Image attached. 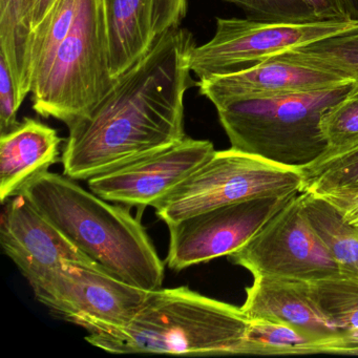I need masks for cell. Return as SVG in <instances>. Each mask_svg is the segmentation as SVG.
I'll return each mask as SVG.
<instances>
[{
	"label": "cell",
	"mask_w": 358,
	"mask_h": 358,
	"mask_svg": "<svg viewBox=\"0 0 358 358\" xmlns=\"http://www.w3.org/2000/svg\"><path fill=\"white\" fill-rule=\"evenodd\" d=\"M194 45L187 29L165 31L87 116L69 127L62 158L66 177L90 180L186 137L184 99L194 85Z\"/></svg>",
	"instance_id": "cell-1"
},
{
	"label": "cell",
	"mask_w": 358,
	"mask_h": 358,
	"mask_svg": "<svg viewBox=\"0 0 358 358\" xmlns=\"http://www.w3.org/2000/svg\"><path fill=\"white\" fill-rule=\"evenodd\" d=\"M79 251L122 282L146 291L162 288L164 263L127 209L85 190L66 175L47 173L22 190Z\"/></svg>",
	"instance_id": "cell-2"
},
{
	"label": "cell",
	"mask_w": 358,
	"mask_h": 358,
	"mask_svg": "<svg viewBox=\"0 0 358 358\" xmlns=\"http://www.w3.org/2000/svg\"><path fill=\"white\" fill-rule=\"evenodd\" d=\"M249 320L241 308L188 287L150 291L124 328L93 331L87 343L114 354H236Z\"/></svg>",
	"instance_id": "cell-3"
},
{
	"label": "cell",
	"mask_w": 358,
	"mask_h": 358,
	"mask_svg": "<svg viewBox=\"0 0 358 358\" xmlns=\"http://www.w3.org/2000/svg\"><path fill=\"white\" fill-rule=\"evenodd\" d=\"M353 83L312 93L238 100L217 108V116L234 150L301 171L329 150L322 116Z\"/></svg>",
	"instance_id": "cell-4"
},
{
	"label": "cell",
	"mask_w": 358,
	"mask_h": 358,
	"mask_svg": "<svg viewBox=\"0 0 358 358\" xmlns=\"http://www.w3.org/2000/svg\"><path fill=\"white\" fill-rule=\"evenodd\" d=\"M108 30L102 0H83L76 22L32 83L33 108L39 116L72 125L87 116L110 91Z\"/></svg>",
	"instance_id": "cell-5"
},
{
	"label": "cell",
	"mask_w": 358,
	"mask_h": 358,
	"mask_svg": "<svg viewBox=\"0 0 358 358\" xmlns=\"http://www.w3.org/2000/svg\"><path fill=\"white\" fill-rule=\"evenodd\" d=\"M303 173L230 148L217 152L154 205L166 225L215 207L301 192Z\"/></svg>",
	"instance_id": "cell-6"
},
{
	"label": "cell",
	"mask_w": 358,
	"mask_h": 358,
	"mask_svg": "<svg viewBox=\"0 0 358 358\" xmlns=\"http://www.w3.org/2000/svg\"><path fill=\"white\" fill-rule=\"evenodd\" d=\"M358 20L276 22L217 18L213 38L194 45L189 66L199 80L253 68L274 56L357 30Z\"/></svg>",
	"instance_id": "cell-7"
},
{
	"label": "cell",
	"mask_w": 358,
	"mask_h": 358,
	"mask_svg": "<svg viewBox=\"0 0 358 358\" xmlns=\"http://www.w3.org/2000/svg\"><path fill=\"white\" fill-rule=\"evenodd\" d=\"M30 285L36 299L54 314L87 332L124 328L150 292L89 261L62 262Z\"/></svg>",
	"instance_id": "cell-8"
},
{
	"label": "cell",
	"mask_w": 358,
	"mask_h": 358,
	"mask_svg": "<svg viewBox=\"0 0 358 358\" xmlns=\"http://www.w3.org/2000/svg\"><path fill=\"white\" fill-rule=\"evenodd\" d=\"M232 261L257 276L317 280L341 272L338 264L310 223L301 192L293 196Z\"/></svg>",
	"instance_id": "cell-9"
},
{
	"label": "cell",
	"mask_w": 358,
	"mask_h": 358,
	"mask_svg": "<svg viewBox=\"0 0 358 358\" xmlns=\"http://www.w3.org/2000/svg\"><path fill=\"white\" fill-rule=\"evenodd\" d=\"M293 196H259L215 207L169 224L167 266L173 271H181L224 255L229 257L257 234Z\"/></svg>",
	"instance_id": "cell-10"
},
{
	"label": "cell",
	"mask_w": 358,
	"mask_h": 358,
	"mask_svg": "<svg viewBox=\"0 0 358 358\" xmlns=\"http://www.w3.org/2000/svg\"><path fill=\"white\" fill-rule=\"evenodd\" d=\"M215 152L210 141L185 137L165 150L91 178L89 188L108 202L154 207Z\"/></svg>",
	"instance_id": "cell-11"
},
{
	"label": "cell",
	"mask_w": 358,
	"mask_h": 358,
	"mask_svg": "<svg viewBox=\"0 0 358 358\" xmlns=\"http://www.w3.org/2000/svg\"><path fill=\"white\" fill-rule=\"evenodd\" d=\"M3 205L0 244L29 284L62 262H92L22 192Z\"/></svg>",
	"instance_id": "cell-12"
},
{
	"label": "cell",
	"mask_w": 358,
	"mask_h": 358,
	"mask_svg": "<svg viewBox=\"0 0 358 358\" xmlns=\"http://www.w3.org/2000/svg\"><path fill=\"white\" fill-rule=\"evenodd\" d=\"M352 79L274 56L253 68L217 75L196 83L215 108L238 100L312 93L345 85Z\"/></svg>",
	"instance_id": "cell-13"
},
{
	"label": "cell",
	"mask_w": 358,
	"mask_h": 358,
	"mask_svg": "<svg viewBox=\"0 0 358 358\" xmlns=\"http://www.w3.org/2000/svg\"><path fill=\"white\" fill-rule=\"evenodd\" d=\"M241 309L249 320L287 324L318 335H345L322 312L310 280L257 276L246 289Z\"/></svg>",
	"instance_id": "cell-14"
},
{
	"label": "cell",
	"mask_w": 358,
	"mask_h": 358,
	"mask_svg": "<svg viewBox=\"0 0 358 358\" xmlns=\"http://www.w3.org/2000/svg\"><path fill=\"white\" fill-rule=\"evenodd\" d=\"M62 139L49 125L26 118L0 136V201L6 203L59 161Z\"/></svg>",
	"instance_id": "cell-15"
},
{
	"label": "cell",
	"mask_w": 358,
	"mask_h": 358,
	"mask_svg": "<svg viewBox=\"0 0 358 358\" xmlns=\"http://www.w3.org/2000/svg\"><path fill=\"white\" fill-rule=\"evenodd\" d=\"M112 76L137 64L154 45L155 0H102Z\"/></svg>",
	"instance_id": "cell-16"
},
{
	"label": "cell",
	"mask_w": 358,
	"mask_h": 358,
	"mask_svg": "<svg viewBox=\"0 0 358 358\" xmlns=\"http://www.w3.org/2000/svg\"><path fill=\"white\" fill-rule=\"evenodd\" d=\"M236 354L358 355V341L347 335H318L287 324L249 320L246 335Z\"/></svg>",
	"instance_id": "cell-17"
},
{
	"label": "cell",
	"mask_w": 358,
	"mask_h": 358,
	"mask_svg": "<svg viewBox=\"0 0 358 358\" xmlns=\"http://www.w3.org/2000/svg\"><path fill=\"white\" fill-rule=\"evenodd\" d=\"M31 35L32 10L28 0H0V55L11 72L20 108L32 90Z\"/></svg>",
	"instance_id": "cell-18"
},
{
	"label": "cell",
	"mask_w": 358,
	"mask_h": 358,
	"mask_svg": "<svg viewBox=\"0 0 358 358\" xmlns=\"http://www.w3.org/2000/svg\"><path fill=\"white\" fill-rule=\"evenodd\" d=\"M310 223L328 247L341 272L358 276V227L348 223L341 211L324 196L301 192Z\"/></svg>",
	"instance_id": "cell-19"
},
{
	"label": "cell",
	"mask_w": 358,
	"mask_h": 358,
	"mask_svg": "<svg viewBox=\"0 0 358 358\" xmlns=\"http://www.w3.org/2000/svg\"><path fill=\"white\" fill-rule=\"evenodd\" d=\"M301 173V192L318 196L358 192V140L327 150Z\"/></svg>",
	"instance_id": "cell-20"
},
{
	"label": "cell",
	"mask_w": 358,
	"mask_h": 358,
	"mask_svg": "<svg viewBox=\"0 0 358 358\" xmlns=\"http://www.w3.org/2000/svg\"><path fill=\"white\" fill-rule=\"evenodd\" d=\"M276 56L358 80V29Z\"/></svg>",
	"instance_id": "cell-21"
},
{
	"label": "cell",
	"mask_w": 358,
	"mask_h": 358,
	"mask_svg": "<svg viewBox=\"0 0 358 358\" xmlns=\"http://www.w3.org/2000/svg\"><path fill=\"white\" fill-rule=\"evenodd\" d=\"M318 305L329 320L347 336L358 341V276L339 272L311 280Z\"/></svg>",
	"instance_id": "cell-22"
},
{
	"label": "cell",
	"mask_w": 358,
	"mask_h": 358,
	"mask_svg": "<svg viewBox=\"0 0 358 358\" xmlns=\"http://www.w3.org/2000/svg\"><path fill=\"white\" fill-rule=\"evenodd\" d=\"M83 0H56L43 20L32 30L30 62L32 83L45 72L60 43L72 30Z\"/></svg>",
	"instance_id": "cell-23"
},
{
	"label": "cell",
	"mask_w": 358,
	"mask_h": 358,
	"mask_svg": "<svg viewBox=\"0 0 358 358\" xmlns=\"http://www.w3.org/2000/svg\"><path fill=\"white\" fill-rule=\"evenodd\" d=\"M322 129L329 150L358 140V80H354L343 99L324 113Z\"/></svg>",
	"instance_id": "cell-24"
},
{
	"label": "cell",
	"mask_w": 358,
	"mask_h": 358,
	"mask_svg": "<svg viewBox=\"0 0 358 358\" xmlns=\"http://www.w3.org/2000/svg\"><path fill=\"white\" fill-rule=\"evenodd\" d=\"M241 8L249 17L276 22L318 20L301 0H222Z\"/></svg>",
	"instance_id": "cell-25"
},
{
	"label": "cell",
	"mask_w": 358,
	"mask_h": 358,
	"mask_svg": "<svg viewBox=\"0 0 358 358\" xmlns=\"http://www.w3.org/2000/svg\"><path fill=\"white\" fill-rule=\"evenodd\" d=\"M20 106L16 99L15 87L9 66L0 55V136L15 129L18 125Z\"/></svg>",
	"instance_id": "cell-26"
},
{
	"label": "cell",
	"mask_w": 358,
	"mask_h": 358,
	"mask_svg": "<svg viewBox=\"0 0 358 358\" xmlns=\"http://www.w3.org/2000/svg\"><path fill=\"white\" fill-rule=\"evenodd\" d=\"M187 13V0H155V34H162L173 27L181 26Z\"/></svg>",
	"instance_id": "cell-27"
},
{
	"label": "cell",
	"mask_w": 358,
	"mask_h": 358,
	"mask_svg": "<svg viewBox=\"0 0 358 358\" xmlns=\"http://www.w3.org/2000/svg\"><path fill=\"white\" fill-rule=\"evenodd\" d=\"M315 14L318 20H350L343 0H301Z\"/></svg>",
	"instance_id": "cell-28"
},
{
	"label": "cell",
	"mask_w": 358,
	"mask_h": 358,
	"mask_svg": "<svg viewBox=\"0 0 358 358\" xmlns=\"http://www.w3.org/2000/svg\"><path fill=\"white\" fill-rule=\"evenodd\" d=\"M324 199L332 203L348 223L358 227V192L354 194H324Z\"/></svg>",
	"instance_id": "cell-29"
},
{
	"label": "cell",
	"mask_w": 358,
	"mask_h": 358,
	"mask_svg": "<svg viewBox=\"0 0 358 358\" xmlns=\"http://www.w3.org/2000/svg\"><path fill=\"white\" fill-rule=\"evenodd\" d=\"M56 0H35L32 13V30L47 15Z\"/></svg>",
	"instance_id": "cell-30"
},
{
	"label": "cell",
	"mask_w": 358,
	"mask_h": 358,
	"mask_svg": "<svg viewBox=\"0 0 358 358\" xmlns=\"http://www.w3.org/2000/svg\"><path fill=\"white\" fill-rule=\"evenodd\" d=\"M347 11L348 17L352 20H358V0H343Z\"/></svg>",
	"instance_id": "cell-31"
}]
</instances>
